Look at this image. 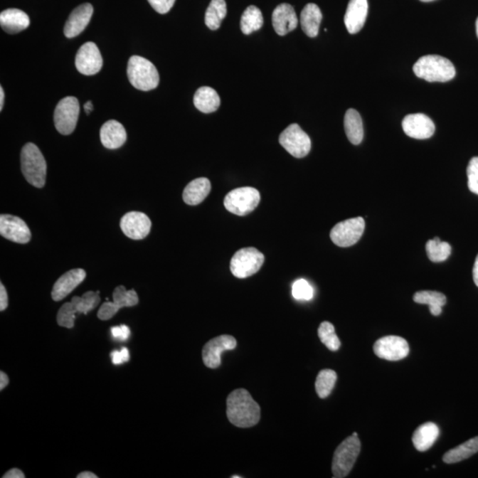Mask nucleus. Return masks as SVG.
Segmentation results:
<instances>
[{
  "label": "nucleus",
  "instance_id": "6e6552de",
  "mask_svg": "<svg viewBox=\"0 0 478 478\" xmlns=\"http://www.w3.org/2000/svg\"><path fill=\"white\" fill-rule=\"evenodd\" d=\"M80 105L77 97H66L58 103L54 111V124L61 135H70L78 121Z\"/></svg>",
  "mask_w": 478,
  "mask_h": 478
},
{
  "label": "nucleus",
  "instance_id": "f3484780",
  "mask_svg": "<svg viewBox=\"0 0 478 478\" xmlns=\"http://www.w3.org/2000/svg\"><path fill=\"white\" fill-rule=\"evenodd\" d=\"M93 14V6L89 3L83 4L73 10L64 28V34L68 38H73L81 34L88 26Z\"/></svg>",
  "mask_w": 478,
  "mask_h": 478
},
{
  "label": "nucleus",
  "instance_id": "ddd939ff",
  "mask_svg": "<svg viewBox=\"0 0 478 478\" xmlns=\"http://www.w3.org/2000/svg\"><path fill=\"white\" fill-rule=\"evenodd\" d=\"M103 66V59L96 43L87 42L80 47L75 56V67L82 75L99 73Z\"/></svg>",
  "mask_w": 478,
  "mask_h": 478
},
{
  "label": "nucleus",
  "instance_id": "473e14b6",
  "mask_svg": "<svg viewBox=\"0 0 478 478\" xmlns=\"http://www.w3.org/2000/svg\"><path fill=\"white\" fill-rule=\"evenodd\" d=\"M336 373L332 369H324L319 373L316 381V390L321 398H327L336 385Z\"/></svg>",
  "mask_w": 478,
  "mask_h": 478
},
{
  "label": "nucleus",
  "instance_id": "5701e85b",
  "mask_svg": "<svg viewBox=\"0 0 478 478\" xmlns=\"http://www.w3.org/2000/svg\"><path fill=\"white\" fill-rule=\"evenodd\" d=\"M210 191H211V183L208 179L201 177V179H195L188 184L186 189H184L183 193L184 201L187 205L197 206L205 201Z\"/></svg>",
  "mask_w": 478,
  "mask_h": 478
},
{
  "label": "nucleus",
  "instance_id": "6ab92c4d",
  "mask_svg": "<svg viewBox=\"0 0 478 478\" xmlns=\"http://www.w3.org/2000/svg\"><path fill=\"white\" fill-rule=\"evenodd\" d=\"M298 23L295 10L289 4H281L274 10L272 24L275 31L279 36H285L294 31L298 26Z\"/></svg>",
  "mask_w": 478,
  "mask_h": 478
},
{
  "label": "nucleus",
  "instance_id": "b1692460",
  "mask_svg": "<svg viewBox=\"0 0 478 478\" xmlns=\"http://www.w3.org/2000/svg\"><path fill=\"white\" fill-rule=\"evenodd\" d=\"M438 436H440V429L435 423H423L413 435V444L416 450L425 452L432 447Z\"/></svg>",
  "mask_w": 478,
  "mask_h": 478
},
{
  "label": "nucleus",
  "instance_id": "2eb2a0df",
  "mask_svg": "<svg viewBox=\"0 0 478 478\" xmlns=\"http://www.w3.org/2000/svg\"><path fill=\"white\" fill-rule=\"evenodd\" d=\"M120 226L127 237L134 240H140L149 234L152 223L146 213L129 212L122 217Z\"/></svg>",
  "mask_w": 478,
  "mask_h": 478
},
{
  "label": "nucleus",
  "instance_id": "79ce46f5",
  "mask_svg": "<svg viewBox=\"0 0 478 478\" xmlns=\"http://www.w3.org/2000/svg\"><path fill=\"white\" fill-rule=\"evenodd\" d=\"M111 334L115 339L125 341L130 336V329L127 325L115 326L111 329Z\"/></svg>",
  "mask_w": 478,
  "mask_h": 478
},
{
  "label": "nucleus",
  "instance_id": "f257e3e1",
  "mask_svg": "<svg viewBox=\"0 0 478 478\" xmlns=\"http://www.w3.org/2000/svg\"><path fill=\"white\" fill-rule=\"evenodd\" d=\"M227 416L238 428H251L260 422V408L245 389H236L227 398Z\"/></svg>",
  "mask_w": 478,
  "mask_h": 478
},
{
  "label": "nucleus",
  "instance_id": "a211bd4d",
  "mask_svg": "<svg viewBox=\"0 0 478 478\" xmlns=\"http://www.w3.org/2000/svg\"><path fill=\"white\" fill-rule=\"evenodd\" d=\"M86 277V272L82 269H75L65 273L53 285L52 298L54 302H60L74 291Z\"/></svg>",
  "mask_w": 478,
  "mask_h": 478
},
{
  "label": "nucleus",
  "instance_id": "20e7f679",
  "mask_svg": "<svg viewBox=\"0 0 478 478\" xmlns=\"http://www.w3.org/2000/svg\"><path fill=\"white\" fill-rule=\"evenodd\" d=\"M129 83L136 89L148 92L159 85V75L157 68L150 60L141 56L130 58L127 68Z\"/></svg>",
  "mask_w": 478,
  "mask_h": 478
},
{
  "label": "nucleus",
  "instance_id": "2f4dec72",
  "mask_svg": "<svg viewBox=\"0 0 478 478\" xmlns=\"http://www.w3.org/2000/svg\"><path fill=\"white\" fill-rule=\"evenodd\" d=\"M426 252L432 262H442L450 256L452 248L448 243L442 242L440 238H435L427 242Z\"/></svg>",
  "mask_w": 478,
  "mask_h": 478
},
{
  "label": "nucleus",
  "instance_id": "7ed1b4c3",
  "mask_svg": "<svg viewBox=\"0 0 478 478\" xmlns=\"http://www.w3.org/2000/svg\"><path fill=\"white\" fill-rule=\"evenodd\" d=\"M21 166L25 179L37 188L46 184L47 165L45 157L36 144H25L21 153Z\"/></svg>",
  "mask_w": 478,
  "mask_h": 478
},
{
  "label": "nucleus",
  "instance_id": "c03bdc74",
  "mask_svg": "<svg viewBox=\"0 0 478 478\" xmlns=\"http://www.w3.org/2000/svg\"><path fill=\"white\" fill-rule=\"evenodd\" d=\"M9 306V296L3 284L0 285V311L6 309Z\"/></svg>",
  "mask_w": 478,
  "mask_h": 478
},
{
  "label": "nucleus",
  "instance_id": "4be33fe9",
  "mask_svg": "<svg viewBox=\"0 0 478 478\" xmlns=\"http://www.w3.org/2000/svg\"><path fill=\"white\" fill-rule=\"evenodd\" d=\"M30 17L23 11L16 9L4 10L0 14V25L9 34H17L30 26Z\"/></svg>",
  "mask_w": 478,
  "mask_h": 478
},
{
  "label": "nucleus",
  "instance_id": "5fc2aeb1",
  "mask_svg": "<svg viewBox=\"0 0 478 478\" xmlns=\"http://www.w3.org/2000/svg\"><path fill=\"white\" fill-rule=\"evenodd\" d=\"M241 477L239 476H233V478H240Z\"/></svg>",
  "mask_w": 478,
  "mask_h": 478
},
{
  "label": "nucleus",
  "instance_id": "37998d69",
  "mask_svg": "<svg viewBox=\"0 0 478 478\" xmlns=\"http://www.w3.org/2000/svg\"><path fill=\"white\" fill-rule=\"evenodd\" d=\"M112 358V362L115 365H120L123 363V362H127L129 361V350L122 349V351H113L110 354Z\"/></svg>",
  "mask_w": 478,
  "mask_h": 478
},
{
  "label": "nucleus",
  "instance_id": "de8ad7c7",
  "mask_svg": "<svg viewBox=\"0 0 478 478\" xmlns=\"http://www.w3.org/2000/svg\"><path fill=\"white\" fill-rule=\"evenodd\" d=\"M473 279L474 282H475V284L478 287V255L477 257L475 264H474Z\"/></svg>",
  "mask_w": 478,
  "mask_h": 478
},
{
  "label": "nucleus",
  "instance_id": "f8f14e48",
  "mask_svg": "<svg viewBox=\"0 0 478 478\" xmlns=\"http://www.w3.org/2000/svg\"><path fill=\"white\" fill-rule=\"evenodd\" d=\"M237 340L233 336L222 335L209 340L202 350L204 364L209 368H217L222 363L221 354L225 351L236 349Z\"/></svg>",
  "mask_w": 478,
  "mask_h": 478
},
{
  "label": "nucleus",
  "instance_id": "a18cd8bd",
  "mask_svg": "<svg viewBox=\"0 0 478 478\" xmlns=\"http://www.w3.org/2000/svg\"><path fill=\"white\" fill-rule=\"evenodd\" d=\"M4 478H24L25 475L21 470L18 469H10L9 472H7L5 475L3 476Z\"/></svg>",
  "mask_w": 478,
  "mask_h": 478
},
{
  "label": "nucleus",
  "instance_id": "49530a36",
  "mask_svg": "<svg viewBox=\"0 0 478 478\" xmlns=\"http://www.w3.org/2000/svg\"><path fill=\"white\" fill-rule=\"evenodd\" d=\"M9 376H7L6 373H4L3 371L0 372V390L6 388L7 385H9Z\"/></svg>",
  "mask_w": 478,
  "mask_h": 478
},
{
  "label": "nucleus",
  "instance_id": "aec40b11",
  "mask_svg": "<svg viewBox=\"0 0 478 478\" xmlns=\"http://www.w3.org/2000/svg\"><path fill=\"white\" fill-rule=\"evenodd\" d=\"M368 10V0H350L344 18L350 34H356L363 28L367 19Z\"/></svg>",
  "mask_w": 478,
  "mask_h": 478
},
{
  "label": "nucleus",
  "instance_id": "e433bc0d",
  "mask_svg": "<svg viewBox=\"0 0 478 478\" xmlns=\"http://www.w3.org/2000/svg\"><path fill=\"white\" fill-rule=\"evenodd\" d=\"M77 314H78V310L75 309L73 302H70L65 303L64 305L60 307L59 312H58V324L61 326V327L68 329L73 328Z\"/></svg>",
  "mask_w": 478,
  "mask_h": 478
},
{
  "label": "nucleus",
  "instance_id": "58836bf2",
  "mask_svg": "<svg viewBox=\"0 0 478 478\" xmlns=\"http://www.w3.org/2000/svg\"><path fill=\"white\" fill-rule=\"evenodd\" d=\"M467 176H468V186L470 191L478 195V157L470 159L468 168H467Z\"/></svg>",
  "mask_w": 478,
  "mask_h": 478
},
{
  "label": "nucleus",
  "instance_id": "39448f33",
  "mask_svg": "<svg viewBox=\"0 0 478 478\" xmlns=\"http://www.w3.org/2000/svg\"><path fill=\"white\" fill-rule=\"evenodd\" d=\"M361 448V441L354 435L346 438L339 445L333 456V477L343 478L349 475L360 455Z\"/></svg>",
  "mask_w": 478,
  "mask_h": 478
},
{
  "label": "nucleus",
  "instance_id": "9d476101",
  "mask_svg": "<svg viewBox=\"0 0 478 478\" xmlns=\"http://www.w3.org/2000/svg\"><path fill=\"white\" fill-rule=\"evenodd\" d=\"M365 230L362 217L351 218L336 224L331 231V238L340 248H349L360 240Z\"/></svg>",
  "mask_w": 478,
  "mask_h": 478
},
{
  "label": "nucleus",
  "instance_id": "8fccbe9b",
  "mask_svg": "<svg viewBox=\"0 0 478 478\" xmlns=\"http://www.w3.org/2000/svg\"><path fill=\"white\" fill-rule=\"evenodd\" d=\"M4 100H5V93H4V90L1 86L0 87V111H2L3 110Z\"/></svg>",
  "mask_w": 478,
  "mask_h": 478
},
{
  "label": "nucleus",
  "instance_id": "412c9836",
  "mask_svg": "<svg viewBox=\"0 0 478 478\" xmlns=\"http://www.w3.org/2000/svg\"><path fill=\"white\" fill-rule=\"evenodd\" d=\"M100 140L107 149H117L125 144L127 133L124 127L115 120L104 123L100 129Z\"/></svg>",
  "mask_w": 478,
  "mask_h": 478
},
{
  "label": "nucleus",
  "instance_id": "dca6fc26",
  "mask_svg": "<svg viewBox=\"0 0 478 478\" xmlns=\"http://www.w3.org/2000/svg\"><path fill=\"white\" fill-rule=\"evenodd\" d=\"M405 135L415 139H427L435 132V124L432 120L423 114L408 115L402 121Z\"/></svg>",
  "mask_w": 478,
  "mask_h": 478
},
{
  "label": "nucleus",
  "instance_id": "0eeeda50",
  "mask_svg": "<svg viewBox=\"0 0 478 478\" xmlns=\"http://www.w3.org/2000/svg\"><path fill=\"white\" fill-rule=\"evenodd\" d=\"M265 257L255 248L238 250L230 260V271L234 277L246 278L256 274L263 265Z\"/></svg>",
  "mask_w": 478,
  "mask_h": 478
},
{
  "label": "nucleus",
  "instance_id": "a19ab883",
  "mask_svg": "<svg viewBox=\"0 0 478 478\" xmlns=\"http://www.w3.org/2000/svg\"><path fill=\"white\" fill-rule=\"evenodd\" d=\"M148 2L157 13L164 14L171 10L176 0H148Z\"/></svg>",
  "mask_w": 478,
  "mask_h": 478
},
{
  "label": "nucleus",
  "instance_id": "9b49d317",
  "mask_svg": "<svg viewBox=\"0 0 478 478\" xmlns=\"http://www.w3.org/2000/svg\"><path fill=\"white\" fill-rule=\"evenodd\" d=\"M376 356L383 360L397 361L408 356L407 340L398 336H387L378 340L373 347Z\"/></svg>",
  "mask_w": 478,
  "mask_h": 478
},
{
  "label": "nucleus",
  "instance_id": "ea45409f",
  "mask_svg": "<svg viewBox=\"0 0 478 478\" xmlns=\"http://www.w3.org/2000/svg\"><path fill=\"white\" fill-rule=\"evenodd\" d=\"M119 307L115 305V302H105L101 306L99 312H97V317L102 321H107L113 318L115 314L118 313Z\"/></svg>",
  "mask_w": 478,
  "mask_h": 478
},
{
  "label": "nucleus",
  "instance_id": "72a5a7b5",
  "mask_svg": "<svg viewBox=\"0 0 478 478\" xmlns=\"http://www.w3.org/2000/svg\"><path fill=\"white\" fill-rule=\"evenodd\" d=\"M318 336L322 343L329 350L336 352L339 349L341 343H340V340L336 334L334 326L331 322H322L320 327L318 329Z\"/></svg>",
  "mask_w": 478,
  "mask_h": 478
},
{
  "label": "nucleus",
  "instance_id": "f704fd0d",
  "mask_svg": "<svg viewBox=\"0 0 478 478\" xmlns=\"http://www.w3.org/2000/svg\"><path fill=\"white\" fill-rule=\"evenodd\" d=\"M78 314H87L99 305L100 292H87L82 297L75 296L71 300Z\"/></svg>",
  "mask_w": 478,
  "mask_h": 478
},
{
  "label": "nucleus",
  "instance_id": "603ef678",
  "mask_svg": "<svg viewBox=\"0 0 478 478\" xmlns=\"http://www.w3.org/2000/svg\"><path fill=\"white\" fill-rule=\"evenodd\" d=\"M476 30H477V38H478V18H477V23H476Z\"/></svg>",
  "mask_w": 478,
  "mask_h": 478
},
{
  "label": "nucleus",
  "instance_id": "864d4df0",
  "mask_svg": "<svg viewBox=\"0 0 478 478\" xmlns=\"http://www.w3.org/2000/svg\"><path fill=\"white\" fill-rule=\"evenodd\" d=\"M420 1H423V2H430V1H434V0H420Z\"/></svg>",
  "mask_w": 478,
  "mask_h": 478
},
{
  "label": "nucleus",
  "instance_id": "c9c22d12",
  "mask_svg": "<svg viewBox=\"0 0 478 478\" xmlns=\"http://www.w3.org/2000/svg\"><path fill=\"white\" fill-rule=\"evenodd\" d=\"M113 302L120 309L122 307H129L137 305L139 302V296L134 290H127L124 286H118L113 292Z\"/></svg>",
  "mask_w": 478,
  "mask_h": 478
},
{
  "label": "nucleus",
  "instance_id": "4468645a",
  "mask_svg": "<svg viewBox=\"0 0 478 478\" xmlns=\"http://www.w3.org/2000/svg\"><path fill=\"white\" fill-rule=\"evenodd\" d=\"M0 234L18 244H27L31 238V230L24 221L11 215L0 216Z\"/></svg>",
  "mask_w": 478,
  "mask_h": 478
},
{
  "label": "nucleus",
  "instance_id": "cd10ccee",
  "mask_svg": "<svg viewBox=\"0 0 478 478\" xmlns=\"http://www.w3.org/2000/svg\"><path fill=\"white\" fill-rule=\"evenodd\" d=\"M477 452L478 437H476L466 441L465 443L461 445H458L457 447L445 452L443 456V461L445 463H448V464H452V463H457L463 461V460L472 457Z\"/></svg>",
  "mask_w": 478,
  "mask_h": 478
},
{
  "label": "nucleus",
  "instance_id": "3c124183",
  "mask_svg": "<svg viewBox=\"0 0 478 478\" xmlns=\"http://www.w3.org/2000/svg\"><path fill=\"white\" fill-rule=\"evenodd\" d=\"M85 110L87 115H89L90 113V112H92L93 110L92 103L90 102V101H88V102L85 103Z\"/></svg>",
  "mask_w": 478,
  "mask_h": 478
},
{
  "label": "nucleus",
  "instance_id": "c756f323",
  "mask_svg": "<svg viewBox=\"0 0 478 478\" xmlns=\"http://www.w3.org/2000/svg\"><path fill=\"white\" fill-rule=\"evenodd\" d=\"M227 14L225 0H212L205 14V23L211 31H216Z\"/></svg>",
  "mask_w": 478,
  "mask_h": 478
},
{
  "label": "nucleus",
  "instance_id": "423d86ee",
  "mask_svg": "<svg viewBox=\"0 0 478 478\" xmlns=\"http://www.w3.org/2000/svg\"><path fill=\"white\" fill-rule=\"evenodd\" d=\"M260 201L258 190L253 187H241L227 194L224 198V206L234 215L245 216L252 213L258 206Z\"/></svg>",
  "mask_w": 478,
  "mask_h": 478
},
{
  "label": "nucleus",
  "instance_id": "09e8293b",
  "mask_svg": "<svg viewBox=\"0 0 478 478\" xmlns=\"http://www.w3.org/2000/svg\"><path fill=\"white\" fill-rule=\"evenodd\" d=\"M78 478H97V476L92 472H85L80 473Z\"/></svg>",
  "mask_w": 478,
  "mask_h": 478
},
{
  "label": "nucleus",
  "instance_id": "7c9ffc66",
  "mask_svg": "<svg viewBox=\"0 0 478 478\" xmlns=\"http://www.w3.org/2000/svg\"><path fill=\"white\" fill-rule=\"evenodd\" d=\"M263 25L262 11L255 6H250L243 13L240 21V28L245 35L252 34L259 31Z\"/></svg>",
  "mask_w": 478,
  "mask_h": 478
},
{
  "label": "nucleus",
  "instance_id": "4c0bfd02",
  "mask_svg": "<svg viewBox=\"0 0 478 478\" xmlns=\"http://www.w3.org/2000/svg\"><path fill=\"white\" fill-rule=\"evenodd\" d=\"M292 296L297 300H310L313 298L314 290L305 279H299L292 285Z\"/></svg>",
  "mask_w": 478,
  "mask_h": 478
},
{
  "label": "nucleus",
  "instance_id": "393cba45",
  "mask_svg": "<svg viewBox=\"0 0 478 478\" xmlns=\"http://www.w3.org/2000/svg\"><path fill=\"white\" fill-rule=\"evenodd\" d=\"M322 14L319 6L314 3L307 4L300 14V24L307 36L316 38L320 28Z\"/></svg>",
  "mask_w": 478,
  "mask_h": 478
},
{
  "label": "nucleus",
  "instance_id": "c85d7f7f",
  "mask_svg": "<svg viewBox=\"0 0 478 478\" xmlns=\"http://www.w3.org/2000/svg\"><path fill=\"white\" fill-rule=\"evenodd\" d=\"M414 302L430 307V313L433 316H440L442 313V307L447 303V297L443 293L433 291H422L416 292L414 295Z\"/></svg>",
  "mask_w": 478,
  "mask_h": 478
},
{
  "label": "nucleus",
  "instance_id": "a878e982",
  "mask_svg": "<svg viewBox=\"0 0 478 478\" xmlns=\"http://www.w3.org/2000/svg\"><path fill=\"white\" fill-rule=\"evenodd\" d=\"M194 106L202 113H213L218 110L221 100L218 93L211 87L204 86L198 89L193 97Z\"/></svg>",
  "mask_w": 478,
  "mask_h": 478
},
{
  "label": "nucleus",
  "instance_id": "f03ea898",
  "mask_svg": "<svg viewBox=\"0 0 478 478\" xmlns=\"http://www.w3.org/2000/svg\"><path fill=\"white\" fill-rule=\"evenodd\" d=\"M413 70L416 77L428 82H448L455 78L456 74L454 64L450 60L434 54L420 58Z\"/></svg>",
  "mask_w": 478,
  "mask_h": 478
},
{
  "label": "nucleus",
  "instance_id": "bb28decb",
  "mask_svg": "<svg viewBox=\"0 0 478 478\" xmlns=\"http://www.w3.org/2000/svg\"><path fill=\"white\" fill-rule=\"evenodd\" d=\"M344 125H345L347 139L350 142L356 146L361 144L364 136L363 123H362L360 114L356 110L350 108L346 111Z\"/></svg>",
  "mask_w": 478,
  "mask_h": 478
},
{
  "label": "nucleus",
  "instance_id": "1a4fd4ad",
  "mask_svg": "<svg viewBox=\"0 0 478 478\" xmlns=\"http://www.w3.org/2000/svg\"><path fill=\"white\" fill-rule=\"evenodd\" d=\"M279 143L290 154L298 159L306 157L311 150L309 136L297 123H292L281 133Z\"/></svg>",
  "mask_w": 478,
  "mask_h": 478
}]
</instances>
